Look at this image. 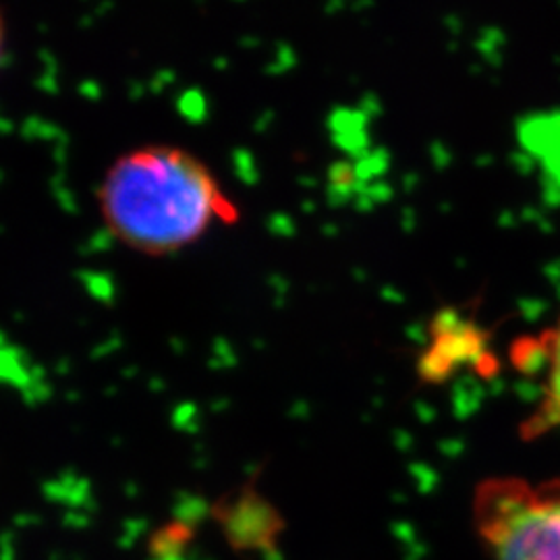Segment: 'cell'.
<instances>
[{"label":"cell","instance_id":"obj_1","mask_svg":"<svg viewBox=\"0 0 560 560\" xmlns=\"http://www.w3.org/2000/svg\"><path fill=\"white\" fill-rule=\"evenodd\" d=\"M96 200L108 233L145 256L183 252L217 222L235 217L212 168L166 143L120 154L104 173Z\"/></svg>","mask_w":560,"mask_h":560},{"label":"cell","instance_id":"obj_2","mask_svg":"<svg viewBox=\"0 0 560 560\" xmlns=\"http://www.w3.org/2000/svg\"><path fill=\"white\" fill-rule=\"evenodd\" d=\"M471 523L490 560H560V480L488 478L474 490Z\"/></svg>","mask_w":560,"mask_h":560},{"label":"cell","instance_id":"obj_3","mask_svg":"<svg viewBox=\"0 0 560 560\" xmlns=\"http://www.w3.org/2000/svg\"><path fill=\"white\" fill-rule=\"evenodd\" d=\"M513 358L521 370H536L540 378L538 407L523 425V436H544L560 425V314L540 335L517 340Z\"/></svg>","mask_w":560,"mask_h":560},{"label":"cell","instance_id":"obj_4","mask_svg":"<svg viewBox=\"0 0 560 560\" xmlns=\"http://www.w3.org/2000/svg\"><path fill=\"white\" fill-rule=\"evenodd\" d=\"M534 156L540 159L550 177L560 185V113L548 119L536 120L525 136Z\"/></svg>","mask_w":560,"mask_h":560},{"label":"cell","instance_id":"obj_5","mask_svg":"<svg viewBox=\"0 0 560 560\" xmlns=\"http://www.w3.org/2000/svg\"><path fill=\"white\" fill-rule=\"evenodd\" d=\"M4 48H7V21H4V15L0 11V62L4 57Z\"/></svg>","mask_w":560,"mask_h":560}]
</instances>
